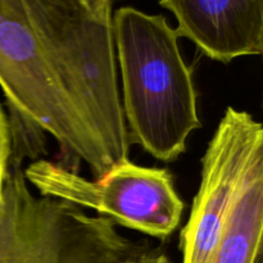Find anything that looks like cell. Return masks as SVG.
<instances>
[{
  "mask_svg": "<svg viewBox=\"0 0 263 263\" xmlns=\"http://www.w3.org/2000/svg\"><path fill=\"white\" fill-rule=\"evenodd\" d=\"M186 37L213 61L230 63L263 51V0H159Z\"/></svg>",
  "mask_w": 263,
  "mask_h": 263,
  "instance_id": "obj_5",
  "label": "cell"
},
{
  "mask_svg": "<svg viewBox=\"0 0 263 263\" xmlns=\"http://www.w3.org/2000/svg\"><path fill=\"white\" fill-rule=\"evenodd\" d=\"M263 145L261 122L228 107L202 158L200 184L180 233L182 263H208L225 226L247 162Z\"/></svg>",
  "mask_w": 263,
  "mask_h": 263,
  "instance_id": "obj_4",
  "label": "cell"
},
{
  "mask_svg": "<svg viewBox=\"0 0 263 263\" xmlns=\"http://www.w3.org/2000/svg\"><path fill=\"white\" fill-rule=\"evenodd\" d=\"M5 12H7V0H0V22L5 17Z\"/></svg>",
  "mask_w": 263,
  "mask_h": 263,
  "instance_id": "obj_9",
  "label": "cell"
},
{
  "mask_svg": "<svg viewBox=\"0 0 263 263\" xmlns=\"http://www.w3.org/2000/svg\"><path fill=\"white\" fill-rule=\"evenodd\" d=\"M256 263H263V259H262V256L261 257H259V258L258 259H257V262Z\"/></svg>",
  "mask_w": 263,
  "mask_h": 263,
  "instance_id": "obj_10",
  "label": "cell"
},
{
  "mask_svg": "<svg viewBox=\"0 0 263 263\" xmlns=\"http://www.w3.org/2000/svg\"><path fill=\"white\" fill-rule=\"evenodd\" d=\"M112 25L130 141L158 161H176L190 134L202 126L179 33L164 15L133 7L116 10Z\"/></svg>",
  "mask_w": 263,
  "mask_h": 263,
  "instance_id": "obj_2",
  "label": "cell"
},
{
  "mask_svg": "<svg viewBox=\"0 0 263 263\" xmlns=\"http://www.w3.org/2000/svg\"><path fill=\"white\" fill-rule=\"evenodd\" d=\"M12 154V134H10L9 118L0 104V204L3 200V187L9 168Z\"/></svg>",
  "mask_w": 263,
  "mask_h": 263,
  "instance_id": "obj_7",
  "label": "cell"
},
{
  "mask_svg": "<svg viewBox=\"0 0 263 263\" xmlns=\"http://www.w3.org/2000/svg\"><path fill=\"white\" fill-rule=\"evenodd\" d=\"M263 145L247 162L220 240L208 263H256L262 256Z\"/></svg>",
  "mask_w": 263,
  "mask_h": 263,
  "instance_id": "obj_6",
  "label": "cell"
},
{
  "mask_svg": "<svg viewBox=\"0 0 263 263\" xmlns=\"http://www.w3.org/2000/svg\"><path fill=\"white\" fill-rule=\"evenodd\" d=\"M23 174L39 195L89 208L116 225L157 239L171 236L184 213V200L175 189L171 172L138 166L130 159L95 180L46 158L32 161Z\"/></svg>",
  "mask_w": 263,
  "mask_h": 263,
  "instance_id": "obj_3",
  "label": "cell"
},
{
  "mask_svg": "<svg viewBox=\"0 0 263 263\" xmlns=\"http://www.w3.org/2000/svg\"><path fill=\"white\" fill-rule=\"evenodd\" d=\"M125 263H174L166 253L159 249H146L141 253L128 258Z\"/></svg>",
  "mask_w": 263,
  "mask_h": 263,
  "instance_id": "obj_8",
  "label": "cell"
},
{
  "mask_svg": "<svg viewBox=\"0 0 263 263\" xmlns=\"http://www.w3.org/2000/svg\"><path fill=\"white\" fill-rule=\"evenodd\" d=\"M115 0H7L0 22V89L12 140L92 179L128 161L113 41Z\"/></svg>",
  "mask_w": 263,
  "mask_h": 263,
  "instance_id": "obj_1",
  "label": "cell"
}]
</instances>
